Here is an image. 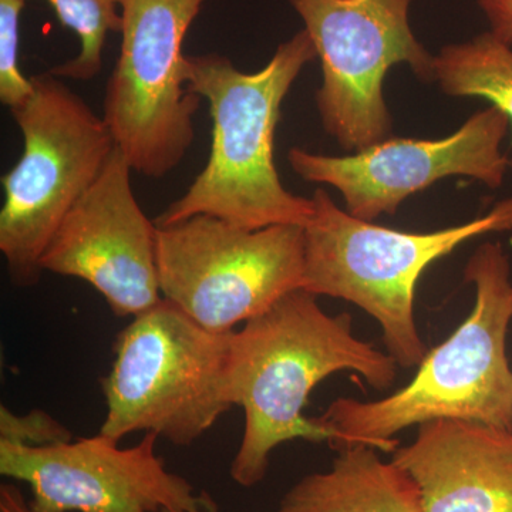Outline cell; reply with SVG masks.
<instances>
[{"instance_id":"cell-1","label":"cell","mask_w":512,"mask_h":512,"mask_svg":"<svg viewBox=\"0 0 512 512\" xmlns=\"http://www.w3.org/2000/svg\"><path fill=\"white\" fill-rule=\"evenodd\" d=\"M397 367L389 353L357 338L349 313L329 315L303 289L248 320L229 340L227 397L245 414L232 480L247 488L264 481L272 453L288 441L333 446L335 433L303 416L322 380L350 370L384 390L396 382Z\"/></svg>"},{"instance_id":"cell-2","label":"cell","mask_w":512,"mask_h":512,"mask_svg":"<svg viewBox=\"0 0 512 512\" xmlns=\"http://www.w3.org/2000/svg\"><path fill=\"white\" fill-rule=\"evenodd\" d=\"M315 57L305 29L276 47L256 73L241 72L218 53L187 56L185 84L210 106V157L188 190L154 220L157 227L194 215H211L244 229L305 227L311 221L312 198L292 194L281 183L274 140L282 103Z\"/></svg>"},{"instance_id":"cell-3","label":"cell","mask_w":512,"mask_h":512,"mask_svg":"<svg viewBox=\"0 0 512 512\" xmlns=\"http://www.w3.org/2000/svg\"><path fill=\"white\" fill-rule=\"evenodd\" d=\"M464 281L476 288L473 311L450 338L427 352L412 382L372 402L340 397L318 417L335 433L333 450L362 444L392 454L400 431L439 419L512 431L507 357L512 282L503 245H480L464 269Z\"/></svg>"},{"instance_id":"cell-4","label":"cell","mask_w":512,"mask_h":512,"mask_svg":"<svg viewBox=\"0 0 512 512\" xmlns=\"http://www.w3.org/2000/svg\"><path fill=\"white\" fill-rule=\"evenodd\" d=\"M305 232L303 291L343 299L363 309L382 329L386 352L397 366H419L426 357L414 315V296L427 266L464 242L511 231L512 197L483 217L433 232L396 231L340 210L316 190Z\"/></svg>"},{"instance_id":"cell-5","label":"cell","mask_w":512,"mask_h":512,"mask_svg":"<svg viewBox=\"0 0 512 512\" xmlns=\"http://www.w3.org/2000/svg\"><path fill=\"white\" fill-rule=\"evenodd\" d=\"M231 333L202 328L164 298L131 318L101 379L107 410L99 433L114 441L153 433L177 447L200 440L232 407Z\"/></svg>"},{"instance_id":"cell-6","label":"cell","mask_w":512,"mask_h":512,"mask_svg":"<svg viewBox=\"0 0 512 512\" xmlns=\"http://www.w3.org/2000/svg\"><path fill=\"white\" fill-rule=\"evenodd\" d=\"M63 80L33 76L29 99L10 110L23 153L2 177L0 252L19 288L39 284L50 241L117 150L103 116Z\"/></svg>"},{"instance_id":"cell-7","label":"cell","mask_w":512,"mask_h":512,"mask_svg":"<svg viewBox=\"0 0 512 512\" xmlns=\"http://www.w3.org/2000/svg\"><path fill=\"white\" fill-rule=\"evenodd\" d=\"M161 296L202 328L234 332L303 289L305 232L299 225L244 229L211 215L157 227Z\"/></svg>"},{"instance_id":"cell-8","label":"cell","mask_w":512,"mask_h":512,"mask_svg":"<svg viewBox=\"0 0 512 512\" xmlns=\"http://www.w3.org/2000/svg\"><path fill=\"white\" fill-rule=\"evenodd\" d=\"M207 0H120L121 47L103 116L134 173L170 174L194 143L201 97L185 84L183 43Z\"/></svg>"},{"instance_id":"cell-9","label":"cell","mask_w":512,"mask_h":512,"mask_svg":"<svg viewBox=\"0 0 512 512\" xmlns=\"http://www.w3.org/2000/svg\"><path fill=\"white\" fill-rule=\"evenodd\" d=\"M312 37L322 64L316 93L326 133L345 150L362 151L387 140L392 117L383 96L386 73L407 63L426 82L434 56L413 35L412 0H289Z\"/></svg>"},{"instance_id":"cell-10","label":"cell","mask_w":512,"mask_h":512,"mask_svg":"<svg viewBox=\"0 0 512 512\" xmlns=\"http://www.w3.org/2000/svg\"><path fill=\"white\" fill-rule=\"evenodd\" d=\"M157 434L120 447L103 434L52 447L0 441V474L29 485L35 512H218L210 494L165 467Z\"/></svg>"},{"instance_id":"cell-11","label":"cell","mask_w":512,"mask_h":512,"mask_svg":"<svg viewBox=\"0 0 512 512\" xmlns=\"http://www.w3.org/2000/svg\"><path fill=\"white\" fill-rule=\"evenodd\" d=\"M508 127L503 111L490 106L441 140L389 137L346 157L293 147L288 163L308 183L335 187L350 215L372 222L379 215L396 214L407 197L448 175H467L490 188L501 187L510 167L501 151Z\"/></svg>"},{"instance_id":"cell-12","label":"cell","mask_w":512,"mask_h":512,"mask_svg":"<svg viewBox=\"0 0 512 512\" xmlns=\"http://www.w3.org/2000/svg\"><path fill=\"white\" fill-rule=\"evenodd\" d=\"M119 148L67 214L42 258L43 272L86 282L114 315L134 318L163 299L157 225L138 204Z\"/></svg>"},{"instance_id":"cell-13","label":"cell","mask_w":512,"mask_h":512,"mask_svg":"<svg viewBox=\"0 0 512 512\" xmlns=\"http://www.w3.org/2000/svg\"><path fill=\"white\" fill-rule=\"evenodd\" d=\"M392 453L413 478L424 512H512V431L439 419Z\"/></svg>"},{"instance_id":"cell-14","label":"cell","mask_w":512,"mask_h":512,"mask_svg":"<svg viewBox=\"0 0 512 512\" xmlns=\"http://www.w3.org/2000/svg\"><path fill=\"white\" fill-rule=\"evenodd\" d=\"M276 512H424L413 478L377 448H342L332 467L301 478Z\"/></svg>"},{"instance_id":"cell-15","label":"cell","mask_w":512,"mask_h":512,"mask_svg":"<svg viewBox=\"0 0 512 512\" xmlns=\"http://www.w3.org/2000/svg\"><path fill=\"white\" fill-rule=\"evenodd\" d=\"M434 79L448 96L490 101L512 124V47L493 32L444 46L434 56Z\"/></svg>"},{"instance_id":"cell-16","label":"cell","mask_w":512,"mask_h":512,"mask_svg":"<svg viewBox=\"0 0 512 512\" xmlns=\"http://www.w3.org/2000/svg\"><path fill=\"white\" fill-rule=\"evenodd\" d=\"M57 19L79 36L80 52L47 70L60 79L89 82L103 69V50L110 33H120V0H46Z\"/></svg>"},{"instance_id":"cell-17","label":"cell","mask_w":512,"mask_h":512,"mask_svg":"<svg viewBox=\"0 0 512 512\" xmlns=\"http://www.w3.org/2000/svg\"><path fill=\"white\" fill-rule=\"evenodd\" d=\"M28 0H0V101L10 110L29 99L32 77L20 70V15Z\"/></svg>"},{"instance_id":"cell-18","label":"cell","mask_w":512,"mask_h":512,"mask_svg":"<svg viewBox=\"0 0 512 512\" xmlns=\"http://www.w3.org/2000/svg\"><path fill=\"white\" fill-rule=\"evenodd\" d=\"M72 440V431L43 410L16 414L9 407H0V441L2 443L39 448L57 446Z\"/></svg>"},{"instance_id":"cell-19","label":"cell","mask_w":512,"mask_h":512,"mask_svg":"<svg viewBox=\"0 0 512 512\" xmlns=\"http://www.w3.org/2000/svg\"><path fill=\"white\" fill-rule=\"evenodd\" d=\"M491 30L498 39L512 46V0H478Z\"/></svg>"},{"instance_id":"cell-20","label":"cell","mask_w":512,"mask_h":512,"mask_svg":"<svg viewBox=\"0 0 512 512\" xmlns=\"http://www.w3.org/2000/svg\"><path fill=\"white\" fill-rule=\"evenodd\" d=\"M0 512H35L18 485H0Z\"/></svg>"},{"instance_id":"cell-21","label":"cell","mask_w":512,"mask_h":512,"mask_svg":"<svg viewBox=\"0 0 512 512\" xmlns=\"http://www.w3.org/2000/svg\"><path fill=\"white\" fill-rule=\"evenodd\" d=\"M164 512H180V511H164Z\"/></svg>"}]
</instances>
